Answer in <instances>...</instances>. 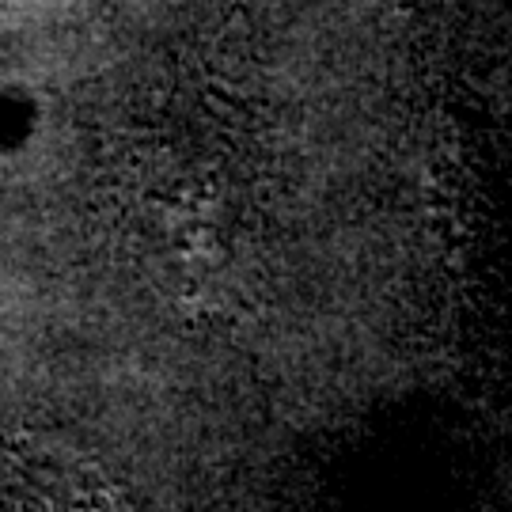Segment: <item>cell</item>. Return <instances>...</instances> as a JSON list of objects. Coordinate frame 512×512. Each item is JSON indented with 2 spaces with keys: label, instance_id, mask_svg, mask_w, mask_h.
I'll use <instances>...</instances> for the list:
<instances>
[{
  "label": "cell",
  "instance_id": "6da1fadb",
  "mask_svg": "<svg viewBox=\"0 0 512 512\" xmlns=\"http://www.w3.org/2000/svg\"><path fill=\"white\" fill-rule=\"evenodd\" d=\"M0 512H122V494L73 444L0 433Z\"/></svg>",
  "mask_w": 512,
  "mask_h": 512
},
{
  "label": "cell",
  "instance_id": "7a4b0ae2",
  "mask_svg": "<svg viewBox=\"0 0 512 512\" xmlns=\"http://www.w3.org/2000/svg\"><path fill=\"white\" fill-rule=\"evenodd\" d=\"M27 4H35V0H0V16H8L16 8H27Z\"/></svg>",
  "mask_w": 512,
  "mask_h": 512
}]
</instances>
